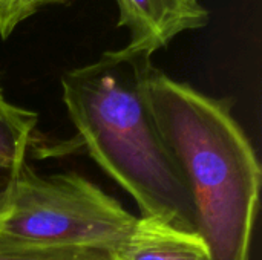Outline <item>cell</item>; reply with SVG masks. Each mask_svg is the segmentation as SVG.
<instances>
[{
    "instance_id": "9c48e42d",
    "label": "cell",
    "mask_w": 262,
    "mask_h": 260,
    "mask_svg": "<svg viewBox=\"0 0 262 260\" xmlns=\"http://www.w3.org/2000/svg\"><path fill=\"white\" fill-rule=\"evenodd\" d=\"M66 2H69V0H20L25 18H29L31 15H34L38 9H41L45 6L61 5V3H66Z\"/></svg>"
},
{
    "instance_id": "5b68a950",
    "label": "cell",
    "mask_w": 262,
    "mask_h": 260,
    "mask_svg": "<svg viewBox=\"0 0 262 260\" xmlns=\"http://www.w3.org/2000/svg\"><path fill=\"white\" fill-rule=\"evenodd\" d=\"M37 123L38 115L9 101L0 86V222L8 216Z\"/></svg>"
},
{
    "instance_id": "7a4b0ae2",
    "label": "cell",
    "mask_w": 262,
    "mask_h": 260,
    "mask_svg": "<svg viewBox=\"0 0 262 260\" xmlns=\"http://www.w3.org/2000/svg\"><path fill=\"white\" fill-rule=\"evenodd\" d=\"M147 92L163 143L190 195L209 260H250L261 166L230 104L157 67Z\"/></svg>"
},
{
    "instance_id": "3957f363",
    "label": "cell",
    "mask_w": 262,
    "mask_h": 260,
    "mask_svg": "<svg viewBox=\"0 0 262 260\" xmlns=\"http://www.w3.org/2000/svg\"><path fill=\"white\" fill-rule=\"evenodd\" d=\"M138 218L75 173L38 175L25 166L0 233L35 244L118 251Z\"/></svg>"
},
{
    "instance_id": "52a82bcc",
    "label": "cell",
    "mask_w": 262,
    "mask_h": 260,
    "mask_svg": "<svg viewBox=\"0 0 262 260\" xmlns=\"http://www.w3.org/2000/svg\"><path fill=\"white\" fill-rule=\"evenodd\" d=\"M0 260H120L115 251L101 248L52 247L0 233Z\"/></svg>"
},
{
    "instance_id": "277c9868",
    "label": "cell",
    "mask_w": 262,
    "mask_h": 260,
    "mask_svg": "<svg viewBox=\"0 0 262 260\" xmlns=\"http://www.w3.org/2000/svg\"><path fill=\"white\" fill-rule=\"evenodd\" d=\"M118 26L129 31L126 48L154 55L177 35L204 28L209 11L200 0H115Z\"/></svg>"
},
{
    "instance_id": "6da1fadb",
    "label": "cell",
    "mask_w": 262,
    "mask_h": 260,
    "mask_svg": "<svg viewBox=\"0 0 262 260\" xmlns=\"http://www.w3.org/2000/svg\"><path fill=\"white\" fill-rule=\"evenodd\" d=\"M152 69L149 52L107 51L63 74V103L88 153L135 201L140 218L196 233L190 195L152 113Z\"/></svg>"
},
{
    "instance_id": "ba28073f",
    "label": "cell",
    "mask_w": 262,
    "mask_h": 260,
    "mask_svg": "<svg viewBox=\"0 0 262 260\" xmlns=\"http://www.w3.org/2000/svg\"><path fill=\"white\" fill-rule=\"evenodd\" d=\"M25 20L20 0H0V38L6 40Z\"/></svg>"
},
{
    "instance_id": "8992f818",
    "label": "cell",
    "mask_w": 262,
    "mask_h": 260,
    "mask_svg": "<svg viewBox=\"0 0 262 260\" xmlns=\"http://www.w3.org/2000/svg\"><path fill=\"white\" fill-rule=\"evenodd\" d=\"M117 256L120 260H209V251L196 233L158 219L138 218Z\"/></svg>"
}]
</instances>
